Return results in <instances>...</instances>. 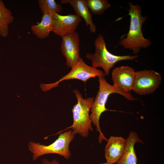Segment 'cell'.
<instances>
[{
	"mask_svg": "<svg viewBox=\"0 0 164 164\" xmlns=\"http://www.w3.org/2000/svg\"><path fill=\"white\" fill-rule=\"evenodd\" d=\"M38 2L43 13L53 15L59 14L63 9L61 4L57 3L54 0H39Z\"/></svg>",
	"mask_w": 164,
	"mask_h": 164,
	"instance_id": "e0dca14e",
	"label": "cell"
},
{
	"mask_svg": "<svg viewBox=\"0 0 164 164\" xmlns=\"http://www.w3.org/2000/svg\"><path fill=\"white\" fill-rule=\"evenodd\" d=\"M71 68L70 71L57 81L50 84H43L42 88L44 91L50 90L58 86L60 82L71 79H77L85 83L89 79L96 77H104L105 75L101 70L93 68L86 64L80 57L77 63Z\"/></svg>",
	"mask_w": 164,
	"mask_h": 164,
	"instance_id": "8992f818",
	"label": "cell"
},
{
	"mask_svg": "<svg viewBox=\"0 0 164 164\" xmlns=\"http://www.w3.org/2000/svg\"><path fill=\"white\" fill-rule=\"evenodd\" d=\"M112 164V163H109V162H104V163H98V164Z\"/></svg>",
	"mask_w": 164,
	"mask_h": 164,
	"instance_id": "d6986e66",
	"label": "cell"
},
{
	"mask_svg": "<svg viewBox=\"0 0 164 164\" xmlns=\"http://www.w3.org/2000/svg\"><path fill=\"white\" fill-rule=\"evenodd\" d=\"M129 5L128 14L130 17L129 30L126 37L120 39L119 44L136 54L142 48L148 47L152 43L150 40L143 36L142 27L147 18L142 15L141 7L137 4L133 5L131 2Z\"/></svg>",
	"mask_w": 164,
	"mask_h": 164,
	"instance_id": "6da1fadb",
	"label": "cell"
},
{
	"mask_svg": "<svg viewBox=\"0 0 164 164\" xmlns=\"http://www.w3.org/2000/svg\"><path fill=\"white\" fill-rule=\"evenodd\" d=\"M60 50L66 60V64L72 68L78 61L80 57V37L76 32L61 37Z\"/></svg>",
	"mask_w": 164,
	"mask_h": 164,
	"instance_id": "ba28073f",
	"label": "cell"
},
{
	"mask_svg": "<svg viewBox=\"0 0 164 164\" xmlns=\"http://www.w3.org/2000/svg\"><path fill=\"white\" fill-rule=\"evenodd\" d=\"M31 29L36 36L40 39H45L49 36L53 29V15L43 13L41 21L37 25H32Z\"/></svg>",
	"mask_w": 164,
	"mask_h": 164,
	"instance_id": "5bb4252c",
	"label": "cell"
},
{
	"mask_svg": "<svg viewBox=\"0 0 164 164\" xmlns=\"http://www.w3.org/2000/svg\"><path fill=\"white\" fill-rule=\"evenodd\" d=\"M11 11L5 6L4 2L0 0V36L5 38L9 33V26L14 20Z\"/></svg>",
	"mask_w": 164,
	"mask_h": 164,
	"instance_id": "9a60e30c",
	"label": "cell"
},
{
	"mask_svg": "<svg viewBox=\"0 0 164 164\" xmlns=\"http://www.w3.org/2000/svg\"><path fill=\"white\" fill-rule=\"evenodd\" d=\"M161 81V74L152 70L135 71L132 90L140 95L151 94L159 87Z\"/></svg>",
	"mask_w": 164,
	"mask_h": 164,
	"instance_id": "52a82bcc",
	"label": "cell"
},
{
	"mask_svg": "<svg viewBox=\"0 0 164 164\" xmlns=\"http://www.w3.org/2000/svg\"><path fill=\"white\" fill-rule=\"evenodd\" d=\"M73 92L77 99V103L72 109L73 122L72 125L64 130L72 128L75 135L78 134L83 137H87L89 131L93 130L89 113L94 99L92 97L83 98L77 89Z\"/></svg>",
	"mask_w": 164,
	"mask_h": 164,
	"instance_id": "3957f363",
	"label": "cell"
},
{
	"mask_svg": "<svg viewBox=\"0 0 164 164\" xmlns=\"http://www.w3.org/2000/svg\"><path fill=\"white\" fill-rule=\"evenodd\" d=\"M99 90L91 105L90 118L92 123L96 126V130L100 132L99 141L106 139L101 131L99 120L101 114L108 110L105 107V104L109 96L113 93L122 95L129 101L136 100L130 92H126L108 83L104 77H98Z\"/></svg>",
	"mask_w": 164,
	"mask_h": 164,
	"instance_id": "7a4b0ae2",
	"label": "cell"
},
{
	"mask_svg": "<svg viewBox=\"0 0 164 164\" xmlns=\"http://www.w3.org/2000/svg\"><path fill=\"white\" fill-rule=\"evenodd\" d=\"M135 72L134 68L128 66L115 68L112 72L113 85L123 91L130 92L133 89Z\"/></svg>",
	"mask_w": 164,
	"mask_h": 164,
	"instance_id": "30bf717a",
	"label": "cell"
},
{
	"mask_svg": "<svg viewBox=\"0 0 164 164\" xmlns=\"http://www.w3.org/2000/svg\"><path fill=\"white\" fill-rule=\"evenodd\" d=\"M75 135L71 130L60 133L58 138L48 145L30 141L28 145V150L32 154L33 160H36L42 155L50 154H57L66 159H69L71 155L69 145Z\"/></svg>",
	"mask_w": 164,
	"mask_h": 164,
	"instance_id": "5b68a950",
	"label": "cell"
},
{
	"mask_svg": "<svg viewBox=\"0 0 164 164\" xmlns=\"http://www.w3.org/2000/svg\"><path fill=\"white\" fill-rule=\"evenodd\" d=\"M95 53H87L86 57L92 62V67L97 69L100 67L104 70L105 75L109 74L110 70L118 62L124 60H133L138 57L137 55L117 56L110 52L107 50L103 36L98 35L94 41Z\"/></svg>",
	"mask_w": 164,
	"mask_h": 164,
	"instance_id": "277c9868",
	"label": "cell"
},
{
	"mask_svg": "<svg viewBox=\"0 0 164 164\" xmlns=\"http://www.w3.org/2000/svg\"><path fill=\"white\" fill-rule=\"evenodd\" d=\"M124 152L116 164H137V159L134 146L135 143L143 142L140 139L137 133L134 131L131 132L126 139Z\"/></svg>",
	"mask_w": 164,
	"mask_h": 164,
	"instance_id": "4fadbf2b",
	"label": "cell"
},
{
	"mask_svg": "<svg viewBox=\"0 0 164 164\" xmlns=\"http://www.w3.org/2000/svg\"><path fill=\"white\" fill-rule=\"evenodd\" d=\"M53 16V31L61 37L75 32L81 20V18L76 14L62 15L56 13Z\"/></svg>",
	"mask_w": 164,
	"mask_h": 164,
	"instance_id": "9c48e42d",
	"label": "cell"
},
{
	"mask_svg": "<svg viewBox=\"0 0 164 164\" xmlns=\"http://www.w3.org/2000/svg\"><path fill=\"white\" fill-rule=\"evenodd\" d=\"M42 164H60V163L58 160L56 159L50 161L45 159L42 160Z\"/></svg>",
	"mask_w": 164,
	"mask_h": 164,
	"instance_id": "ac0fdd59",
	"label": "cell"
},
{
	"mask_svg": "<svg viewBox=\"0 0 164 164\" xmlns=\"http://www.w3.org/2000/svg\"><path fill=\"white\" fill-rule=\"evenodd\" d=\"M61 3L70 4L74 10L76 14L83 19L91 32H96V26L92 21L91 13L85 0H62Z\"/></svg>",
	"mask_w": 164,
	"mask_h": 164,
	"instance_id": "7c38bea8",
	"label": "cell"
},
{
	"mask_svg": "<svg viewBox=\"0 0 164 164\" xmlns=\"http://www.w3.org/2000/svg\"><path fill=\"white\" fill-rule=\"evenodd\" d=\"M90 12L95 15H101L111 6L107 0H86Z\"/></svg>",
	"mask_w": 164,
	"mask_h": 164,
	"instance_id": "2e32d148",
	"label": "cell"
},
{
	"mask_svg": "<svg viewBox=\"0 0 164 164\" xmlns=\"http://www.w3.org/2000/svg\"><path fill=\"white\" fill-rule=\"evenodd\" d=\"M105 149L106 162L114 164L116 163L122 155L125 147L126 140L119 136H111L107 140Z\"/></svg>",
	"mask_w": 164,
	"mask_h": 164,
	"instance_id": "8fae6325",
	"label": "cell"
}]
</instances>
